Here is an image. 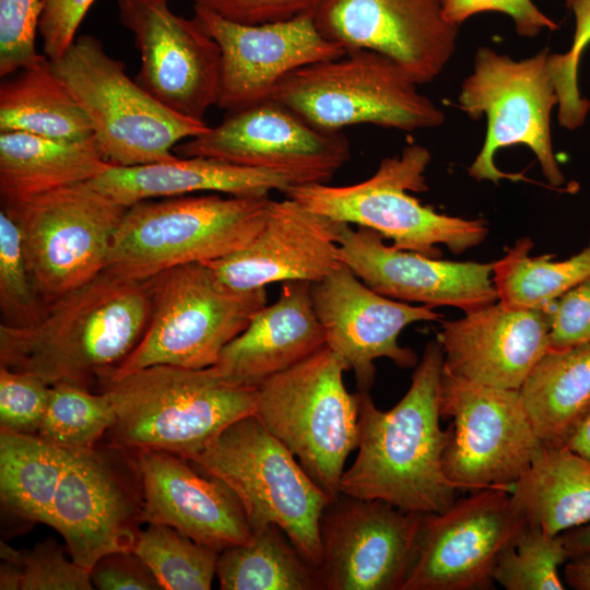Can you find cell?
Here are the masks:
<instances>
[{
    "instance_id": "bcb514c9",
    "label": "cell",
    "mask_w": 590,
    "mask_h": 590,
    "mask_svg": "<svg viewBox=\"0 0 590 590\" xmlns=\"http://www.w3.org/2000/svg\"><path fill=\"white\" fill-rule=\"evenodd\" d=\"M323 0H196L214 13L244 24L290 20L314 13Z\"/></svg>"
},
{
    "instance_id": "e575fe53",
    "label": "cell",
    "mask_w": 590,
    "mask_h": 590,
    "mask_svg": "<svg viewBox=\"0 0 590 590\" xmlns=\"http://www.w3.org/2000/svg\"><path fill=\"white\" fill-rule=\"evenodd\" d=\"M132 552L165 590H209L216 576L220 553L166 524L140 531Z\"/></svg>"
},
{
    "instance_id": "4fadbf2b",
    "label": "cell",
    "mask_w": 590,
    "mask_h": 590,
    "mask_svg": "<svg viewBox=\"0 0 590 590\" xmlns=\"http://www.w3.org/2000/svg\"><path fill=\"white\" fill-rule=\"evenodd\" d=\"M440 414L451 420L444 471L460 492L511 491L542 444L519 390L479 385L445 367Z\"/></svg>"
},
{
    "instance_id": "3957f363",
    "label": "cell",
    "mask_w": 590,
    "mask_h": 590,
    "mask_svg": "<svg viewBox=\"0 0 590 590\" xmlns=\"http://www.w3.org/2000/svg\"><path fill=\"white\" fill-rule=\"evenodd\" d=\"M116 411L107 433L125 450H161L191 460L225 428L255 414L259 387L235 384L213 366L153 365L101 381Z\"/></svg>"
},
{
    "instance_id": "30bf717a",
    "label": "cell",
    "mask_w": 590,
    "mask_h": 590,
    "mask_svg": "<svg viewBox=\"0 0 590 590\" xmlns=\"http://www.w3.org/2000/svg\"><path fill=\"white\" fill-rule=\"evenodd\" d=\"M271 98L312 126L335 132L361 123L403 131L433 129L446 119L398 63L366 49L291 72Z\"/></svg>"
},
{
    "instance_id": "836d02e7",
    "label": "cell",
    "mask_w": 590,
    "mask_h": 590,
    "mask_svg": "<svg viewBox=\"0 0 590 590\" xmlns=\"http://www.w3.org/2000/svg\"><path fill=\"white\" fill-rule=\"evenodd\" d=\"M533 241L518 239L493 262V282L498 300L519 308H545L590 276V239L578 253L565 260L552 255L530 257Z\"/></svg>"
},
{
    "instance_id": "74e56055",
    "label": "cell",
    "mask_w": 590,
    "mask_h": 590,
    "mask_svg": "<svg viewBox=\"0 0 590 590\" xmlns=\"http://www.w3.org/2000/svg\"><path fill=\"white\" fill-rule=\"evenodd\" d=\"M35 286L20 228L0 211V311L1 323L25 327L37 322L46 310Z\"/></svg>"
},
{
    "instance_id": "5bb4252c",
    "label": "cell",
    "mask_w": 590,
    "mask_h": 590,
    "mask_svg": "<svg viewBox=\"0 0 590 590\" xmlns=\"http://www.w3.org/2000/svg\"><path fill=\"white\" fill-rule=\"evenodd\" d=\"M125 449H67L51 523L72 560L87 570L105 555L132 551L143 522L140 473Z\"/></svg>"
},
{
    "instance_id": "e0dca14e",
    "label": "cell",
    "mask_w": 590,
    "mask_h": 590,
    "mask_svg": "<svg viewBox=\"0 0 590 590\" xmlns=\"http://www.w3.org/2000/svg\"><path fill=\"white\" fill-rule=\"evenodd\" d=\"M423 515L340 493L320 518L321 590H401Z\"/></svg>"
},
{
    "instance_id": "cb8c5ba5",
    "label": "cell",
    "mask_w": 590,
    "mask_h": 590,
    "mask_svg": "<svg viewBox=\"0 0 590 590\" xmlns=\"http://www.w3.org/2000/svg\"><path fill=\"white\" fill-rule=\"evenodd\" d=\"M437 341L444 367L469 381L519 390L550 350V322L543 308H519L499 300L440 320Z\"/></svg>"
},
{
    "instance_id": "8992f818",
    "label": "cell",
    "mask_w": 590,
    "mask_h": 590,
    "mask_svg": "<svg viewBox=\"0 0 590 590\" xmlns=\"http://www.w3.org/2000/svg\"><path fill=\"white\" fill-rule=\"evenodd\" d=\"M188 461L236 494L252 532L279 526L302 556L319 566L320 518L331 499L256 414L231 424Z\"/></svg>"
},
{
    "instance_id": "44dd1931",
    "label": "cell",
    "mask_w": 590,
    "mask_h": 590,
    "mask_svg": "<svg viewBox=\"0 0 590 590\" xmlns=\"http://www.w3.org/2000/svg\"><path fill=\"white\" fill-rule=\"evenodd\" d=\"M310 292L327 346L354 371L358 391L373 387L377 358L387 357L401 368L415 367L417 355L399 344L400 333L411 323L439 322L442 318L430 306L411 305L375 292L344 263L311 283Z\"/></svg>"
},
{
    "instance_id": "4316f807",
    "label": "cell",
    "mask_w": 590,
    "mask_h": 590,
    "mask_svg": "<svg viewBox=\"0 0 590 590\" xmlns=\"http://www.w3.org/2000/svg\"><path fill=\"white\" fill-rule=\"evenodd\" d=\"M87 182L126 208L145 200L198 192L261 198L269 197L272 191L285 193L297 185L286 174L201 156H176L134 166L109 164Z\"/></svg>"
},
{
    "instance_id": "b9f144b4",
    "label": "cell",
    "mask_w": 590,
    "mask_h": 590,
    "mask_svg": "<svg viewBox=\"0 0 590 590\" xmlns=\"http://www.w3.org/2000/svg\"><path fill=\"white\" fill-rule=\"evenodd\" d=\"M22 590H91V571L68 559L54 539L23 553Z\"/></svg>"
},
{
    "instance_id": "ffe728a7",
    "label": "cell",
    "mask_w": 590,
    "mask_h": 590,
    "mask_svg": "<svg viewBox=\"0 0 590 590\" xmlns=\"http://www.w3.org/2000/svg\"><path fill=\"white\" fill-rule=\"evenodd\" d=\"M193 17L220 47L217 105L227 113L270 99L291 72L345 54L319 32L312 13L279 22L244 24L194 3Z\"/></svg>"
},
{
    "instance_id": "ab89813d",
    "label": "cell",
    "mask_w": 590,
    "mask_h": 590,
    "mask_svg": "<svg viewBox=\"0 0 590 590\" xmlns=\"http://www.w3.org/2000/svg\"><path fill=\"white\" fill-rule=\"evenodd\" d=\"M40 0H0V75L7 78L39 58L35 39Z\"/></svg>"
},
{
    "instance_id": "7a4b0ae2",
    "label": "cell",
    "mask_w": 590,
    "mask_h": 590,
    "mask_svg": "<svg viewBox=\"0 0 590 590\" xmlns=\"http://www.w3.org/2000/svg\"><path fill=\"white\" fill-rule=\"evenodd\" d=\"M151 308L148 281L104 270L48 304L25 327L0 324V366L32 374L48 386L90 389L139 343Z\"/></svg>"
},
{
    "instance_id": "f6af8a7d",
    "label": "cell",
    "mask_w": 590,
    "mask_h": 590,
    "mask_svg": "<svg viewBox=\"0 0 590 590\" xmlns=\"http://www.w3.org/2000/svg\"><path fill=\"white\" fill-rule=\"evenodd\" d=\"M96 0H40L38 33L45 56L60 58L76 38V32Z\"/></svg>"
},
{
    "instance_id": "52a82bcc",
    "label": "cell",
    "mask_w": 590,
    "mask_h": 590,
    "mask_svg": "<svg viewBox=\"0 0 590 590\" xmlns=\"http://www.w3.org/2000/svg\"><path fill=\"white\" fill-rule=\"evenodd\" d=\"M146 281L151 308L144 332L132 352L104 377L153 365L212 366L267 305L266 288L232 290L205 263L173 267Z\"/></svg>"
},
{
    "instance_id": "7bdbcfd3",
    "label": "cell",
    "mask_w": 590,
    "mask_h": 590,
    "mask_svg": "<svg viewBox=\"0 0 590 590\" xmlns=\"http://www.w3.org/2000/svg\"><path fill=\"white\" fill-rule=\"evenodd\" d=\"M543 309L550 322V350L590 342V276Z\"/></svg>"
},
{
    "instance_id": "9c48e42d",
    "label": "cell",
    "mask_w": 590,
    "mask_h": 590,
    "mask_svg": "<svg viewBox=\"0 0 590 590\" xmlns=\"http://www.w3.org/2000/svg\"><path fill=\"white\" fill-rule=\"evenodd\" d=\"M51 63L85 110L93 137L111 165L173 160L177 144L210 127L204 120L184 117L161 104L92 35L76 37Z\"/></svg>"
},
{
    "instance_id": "83f0119b",
    "label": "cell",
    "mask_w": 590,
    "mask_h": 590,
    "mask_svg": "<svg viewBox=\"0 0 590 590\" xmlns=\"http://www.w3.org/2000/svg\"><path fill=\"white\" fill-rule=\"evenodd\" d=\"M108 165L94 137L73 142L0 132L1 203L87 182Z\"/></svg>"
},
{
    "instance_id": "8d00e7d4",
    "label": "cell",
    "mask_w": 590,
    "mask_h": 590,
    "mask_svg": "<svg viewBox=\"0 0 590 590\" xmlns=\"http://www.w3.org/2000/svg\"><path fill=\"white\" fill-rule=\"evenodd\" d=\"M569 559L562 534L524 524L500 552L494 581L506 590H563L559 566Z\"/></svg>"
},
{
    "instance_id": "7c38bea8",
    "label": "cell",
    "mask_w": 590,
    "mask_h": 590,
    "mask_svg": "<svg viewBox=\"0 0 590 590\" xmlns=\"http://www.w3.org/2000/svg\"><path fill=\"white\" fill-rule=\"evenodd\" d=\"M1 210L20 228L35 286L47 306L106 269L127 208L83 182L1 203Z\"/></svg>"
},
{
    "instance_id": "484cf974",
    "label": "cell",
    "mask_w": 590,
    "mask_h": 590,
    "mask_svg": "<svg viewBox=\"0 0 590 590\" xmlns=\"http://www.w3.org/2000/svg\"><path fill=\"white\" fill-rule=\"evenodd\" d=\"M310 285L306 281L282 282L278 300L255 314L246 329L223 349L213 368L229 381L259 387L327 346Z\"/></svg>"
},
{
    "instance_id": "c3c4849f",
    "label": "cell",
    "mask_w": 590,
    "mask_h": 590,
    "mask_svg": "<svg viewBox=\"0 0 590 590\" xmlns=\"http://www.w3.org/2000/svg\"><path fill=\"white\" fill-rule=\"evenodd\" d=\"M566 586L576 590H590V552L570 557L563 571Z\"/></svg>"
},
{
    "instance_id": "8fae6325",
    "label": "cell",
    "mask_w": 590,
    "mask_h": 590,
    "mask_svg": "<svg viewBox=\"0 0 590 590\" xmlns=\"http://www.w3.org/2000/svg\"><path fill=\"white\" fill-rule=\"evenodd\" d=\"M548 56L547 48L521 60L489 47L476 50L473 72L458 96L459 108L470 118L485 116L487 121L483 146L468 168L474 179L495 185L502 179L524 180L522 174L504 173L494 161L502 148L520 144L534 153L551 186L564 184L551 134V113L558 99Z\"/></svg>"
},
{
    "instance_id": "d590c367",
    "label": "cell",
    "mask_w": 590,
    "mask_h": 590,
    "mask_svg": "<svg viewBox=\"0 0 590 590\" xmlns=\"http://www.w3.org/2000/svg\"><path fill=\"white\" fill-rule=\"evenodd\" d=\"M116 421L109 396L61 382L50 386L37 435L64 449H87L107 435Z\"/></svg>"
},
{
    "instance_id": "f907efd6",
    "label": "cell",
    "mask_w": 590,
    "mask_h": 590,
    "mask_svg": "<svg viewBox=\"0 0 590 590\" xmlns=\"http://www.w3.org/2000/svg\"><path fill=\"white\" fill-rule=\"evenodd\" d=\"M567 447L590 461V414L573 435Z\"/></svg>"
},
{
    "instance_id": "f35d334b",
    "label": "cell",
    "mask_w": 590,
    "mask_h": 590,
    "mask_svg": "<svg viewBox=\"0 0 590 590\" xmlns=\"http://www.w3.org/2000/svg\"><path fill=\"white\" fill-rule=\"evenodd\" d=\"M568 1L575 15L573 43L565 54H550L548 71L558 99V121L574 130L583 125L590 109L578 86L579 61L590 44V0Z\"/></svg>"
},
{
    "instance_id": "2e32d148",
    "label": "cell",
    "mask_w": 590,
    "mask_h": 590,
    "mask_svg": "<svg viewBox=\"0 0 590 590\" xmlns=\"http://www.w3.org/2000/svg\"><path fill=\"white\" fill-rule=\"evenodd\" d=\"M527 522L510 491L489 487L424 514L401 590H489L504 547Z\"/></svg>"
},
{
    "instance_id": "4dcf8cb0",
    "label": "cell",
    "mask_w": 590,
    "mask_h": 590,
    "mask_svg": "<svg viewBox=\"0 0 590 590\" xmlns=\"http://www.w3.org/2000/svg\"><path fill=\"white\" fill-rule=\"evenodd\" d=\"M7 131L73 142L93 138L85 110L45 55L2 81L0 132Z\"/></svg>"
},
{
    "instance_id": "7402d4cb",
    "label": "cell",
    "mask_w": 590,
    "mask_h": 590,
    "mask_svg": "<svg viewBox=\"0 0 590 590\" xmlns=\"http://www.w3.org/2000/svg\"><path fill=\"white\" fill-rule=\"evenodd\" d=\"M379 233L344 223L339 257L375 292L405 303L449 306L464 312L498 300L493 262L451 261L402 250Z\"/></svg>"
},
{
    "instance_id": "681fc988",
    "label": "cell",
    "mask_w": 590,
    "mask_h": 590,
    "mask_svg": "<svg viewBox=\"0 0 590 590\" xmlns=\"http://www.w3.org/2000/svg\"><path fill=\"white\" fill-rule=\"evenodd\" d=\"M569 558L590 552V522L562 533Z\"/></svg>"
},
{
    "instance_id": "d6a6232c",
    "label": "cell",
    "mask_w": 590,
    "mask_h": 590,
    "mask_svg": "<svg viewBox=\"0 0 590 590\" xmlns=\"http://www.w3.org/2000/svg\"><path fill=\"white\" fill-rule=\"evenodd\" d=\"M216 577L223 590H321L317 567L276 524L220 552Z\"/></svg>"
},
{
    "instance_id": "ee69618b",
    "label": "cell",
    "mask_w": 590,
    "mask_h": 590,
    "mask_svg": "<svg viewBox=\"0 0 590 590\" xmlns=\"http://www.w3.org/2000/svg\"><path fill=\"white\" fill-rule=\"evenodd\" d=\"M441 5L447 21L457 26L477 13L500 12L512 20L522 37H535L543 28H558L532 0H441Z\"/></svg>"
},
{
    "instance_id": "ba28073f",
    "label": "cell",
    "mask_w": 590,
    "mask_h": 590,
    "mask_svg": "<svg viewBox=\"0 0 590 590\" xmlns=\"http://www.w3.org/2000/svg\"><path fill=\"white\" fill-rule=\"evenodd\" d=\"M345 370L346 362L324 346L261 384L255 413L331 500L359 441V391L346 390Z\"/></svg>"
},
{
    "instance_id": "1f68e13d",
    "label": "cell",
    "mask_w": 590,
    "mask_h": 590,
    "mask_svg": "<svg viewBox=\"0 0 590 590\" xmlns=\"http://www.w3.org/2000/svg\"><path fill=\"white\" fill-rule=\"evenodd\" d=\"M67 449L37 434L0 430V495L3 506L50 527Z\"/></svg>"
},
{
    "instance_id": "7dc6e473",
    "label": "cell",
    "mask_w": 590,
    "mask_h": 590,
    "mask_svg": "<svg viewBox=\"0 0 590 590\" xmlns=\"http://www.w3.org/2000/svg\"><path fill=\"white\" fill-rule=\"evenodd\" d=\"M94 588L101 590L162 589L145 563L132 551L103 556L92 568Z\"/></svg>"
},
{
    "instance_id": "f546056e",
    "label": "cell",
    "mask_w": 590,
    "mask_h": 590,
    "mask_svg": "<svg viewBox=\"0 0 590 590\" xmlns=\"http://www.w3.org/2000/svg\"><path fill=\"white\" fill-rule=\"evenodd\" d=\"M519 393L541 442L567 446L590 414V342L548 350Z\"/></svg>"
},
{
    "instance_id": "d6986e66",
    "label": "cell",
    "mask_w": 590,
    "mask_h": 590,
    "mask_svg": "<svg viewBox=\"0 0 590 590\" xmlns=\"http://www.w3.org/2000/svg\"><path fill=\"white\" fill-rule=\"evenodd\" d=\"M312 15L327 39L392 59L417 85L435 80L457 47L459 26L441 0H323Z\"/></svg>"
},
{
    "instance_id": "277c9868",
    "label": "cell",
    "mask_w": 590,
    "mask_h": 590,
    "mask_svg": "<svg viewBox=\"0 0 590 590\" xmlns=\"http://www.w3.org/2000/svg\"><path fill=\"white\" fill-rule=\"evenodd\" d=\"M270 202L211 193L135 203L116 229L105 270L144 281L173 267L225 258L256 237Z\"/></svg>"
},
{
    "instance_id": "9a60e30c",
    "label": "cell",
    "mask_w": 590,
    "mask_h": 590,
    "mask_svg": "<svg viewBox=\"0 0 590 590\" xmlns=\"http://www.w3.org/2000/svg\"><path fill=\"white\" fill-rule=\"evenodd\" d=\"M174 153L279 172L300 185L328 184L350 160L351 146L341 131L319 129L270 98L228 113L221 123L177 144Z\"/></svg>"
},
{
    "instance_id": "60d3db41",
    "label": "cell",
    "mask_w": 590,
    "mask_h": 590,
    "mask_svg": "<svg viewBox=\"0 0 590 590\" xmlns=\"http://www.w3.org/2000/svg\"><path fill=\"white\" fill-rule=\"evenodd\" d=\"M49 388L32 374L0 366L1 429L37 434L47 406Z\"/></svg>"
},
{
    "instance_id": "f1b7e54d",
    "label": "cell",
    "mask_w": 590,
    "mask_h": 590,
    "mask_svg": "<svg viewBox=\"0 0 590 590\" xmlns=\"http://www.w3.org/2000/svg\"><path fill=\"white\" fill-rule=\"evenodd\" d=\"M527 524L558 535L590 522V461L567 446L541 444L510 491Z\"/></svg>"
},
{
    "instance_id": "ac0fdd59",
    "label": "cell",
    "mask_w": 590,
    "mask_h": 590,
    "mask_svg": "<svg viewBox=\"0 0 590 590\" xmlns=\"http://www.w3.org/2000/svg\"><path fill=\"white\" fill-rule=\"evenodd\" d=\"M118 16L140 52L137 82L172 111L204 120L220 98L217 43L194 17L174 13L168 0H118Z\"/></svg>"
},
{
    "instance_id": "6da1fadb",
    "label": "cell",
    "mask_w": 590,
    "mask_h": 590,
    "mask_svg": "<svg viewBox=\"0 0 590 590\" xmlns=\"http://www.w3.org/2000/svg\"><path fill=\"white\" fill-rule=\"evenodd\" d=\"M444 352L432 340L415 366L411 386L390 410H379L369 391H359V441L344 471L340 493L380 499L418 514L440 512L459 488L442 465L451 426L440 427Z\"/></svg>"
},
{
    "instance_id": "d4e9b609",
    "label": "cell",
    "mask_w": 590,
    "mask_h": 590,
    "mask_svg": "<svg viewBox=\"0 0 590 590\" xmlns=\"http://www.w3.org/2000/svg\"><path fill=\"white\" fill-rule=\"evenodd\" d=\"M143 521L169 526L216 552L247 542L252 531L236 494L188 460L161 450H134Z\"/></svg>"
},
{
    "instance_id": "5b68a950",
    "label": "cell",
    "mask_w": 590,
    "mask_h": 590,
    "mask_svg": "<svg viewBox=\"0 0 590 590\" xmlns=\"http://www.w3.org/2000/svg\"><path fill=\"white\" fill-rule=\"evenodd\" d=\"M429 151L420 144L384 158L369 178L347 186L300 184L285 196L335 221L370 228L393 246L432 258L441 256L437 245L459 255L479 246L488 234L486 222L439 213L410 192H425Z\"/></svg>"
},
{
    "instance_id": "603a6c76",
    "label": "cell",
    "mask_w": 590,
    "mask_h": 590,
    "mask_svg": "<svg viewBox=\"0 0 590 590\" xmlns=\"http://www.w3.org/2000/svg\"><path fill=\"white\" fill-rule=\"evenodd\" d=\"M343 224L290 197L271 199L256 237L245 248L205 264L236 291L266 288L274 282L316 283L342 263L338 241Z\"/></svg>"
}]
</instances>
